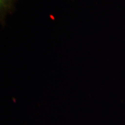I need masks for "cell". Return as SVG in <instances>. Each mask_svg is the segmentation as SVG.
Here are the masks:
<instances>
[{"label": "cell", "mask_w": 125, "mask_h": 125, "mask_svg": "<svg viewBox=\"0 0 125 125\" xmlns=\"http://www.w3.org/2000/svg\"><path fill=\"white\" fill-rule=\"evenodd\" d=\"M16 1L17 0H0V18L1 24L4 23L6 16L14 11Z\"/></svg>", "instance_id": "1"}]
</instances>
